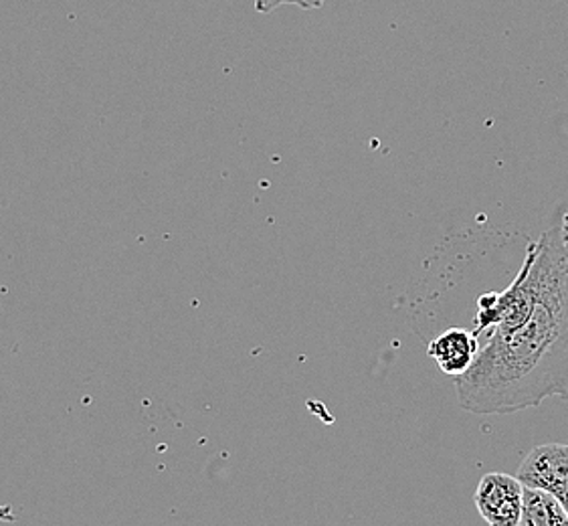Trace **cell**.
Here are the masks:
<instances>
[{"label":"cell","instance_id":"5b68a950","mask_svg":"<svg viewBox=\"0 0 568 526\" xmlns=\"http://www.w3.org/2000/svg\"><path fill=\"white\" fill-rule=\"evenodd\" d=\"M520 526H568L567 508L555 494L524 486Z\"/></svg>","mask_w":568,"mask_h":526},{"label":"cell","instance_id":"3957f363","mask_svg":"<svg viewBox=\"0 0 568 526\" xmlns=\"http://www.w3.org/2000/svg\"><path fill=\"white\" fill-rule=\"evenodd\" d=\"M518 481L524 486L540 488L562 498L568 493L567 444H545L530 449L518 468Z\"/></svg>","mask_w":568,"mask_h":526},{"label":"cell","instance_id":"52a82bcc","mask_svg":"<svg viewBox=\"0 0 568 526\" xmlns=\"http://www.w3.org/2000/svg\"><path fill=\"white\" fill-rule=\"evenodd\" d=\"M560 235H562V243H565V250L568 253V211L562 218V223H560Z\"/></svg>","mask_w":568,"mask_h":526},{"label":"cell","instance_id":"7a4b0ae2","mask_svg":"<svg viewBox=\"0 0 568 526\" xmlns=\"http://www.w3.org/2000/svg\"><path fill=\"white\" fill-rule=\"evenodd\" d=\"M474 503L489 526H520L524 484L518 476L491 472L479 481Z\"/></svg>","mask_w":568,"mask_h":526},{"label":"cell","instance_id":"277c9868","mask_svg":"<svg viewBox=\"0 0 568 526\" xmlns=\"http://www.w3.org/2000/svg\"><path fill=\"white\" fill-rule=\"evenodd\" d=\"M478 336L467 328H447L437 334L427 346V355L432 356L442 373L449 377H462L474 366L479 355Z\"/></svg>","mask_w":568,"mask_h":526},{"label":"cell","instance_id":"8992f818","mask_svg":"<svg viewBox=\"0 0 568 526\" xmlns=\"http://www.w3.org/2000/svg\"><path fill=\"white\" fill-rule=\"evenodd\" d=\"M324 2L326 0H255V11L267 14V12L275 11L280 7H287V4L310 11V9H320Z\"/></svg>","mask_w":568,"mask_h":526},{"label":"cell","instance_id":"ba28073f","mask_svg":"<svg viewBox=\"0 0 568 526\" xmlns=\"http://www.w3.org/2000/svg\"><path fill=\"white\" fill-rule=\"evenodd\" d=\"M560 500H562V504H565V508H567V513H568V493L565 494V496H562V498H560Z\"/></svg>","mask_w":568,"mask_h":526},{"label":"cell","instance_id":"6da1fadb","mask_svg":"<svg viewBox=\"0 0 568 526\" xmlns=\"http://www.w3.org/2000/svg\"><path fill=\"white\" fill-rule=\"evenodd\" d=\"M471 413H511L550 395L568 399V253L558 260L528 321L494 331L466 375L455 378Z\"/></svg>","mask_w":568,"mask_h":526}]
</instances>
